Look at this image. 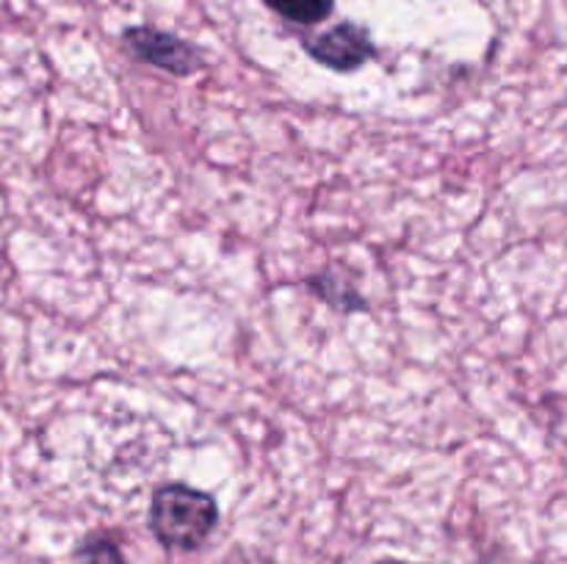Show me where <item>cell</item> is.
I'll return each mask as SVG.
<instances>
[{"mask_svg":"<svg viewBox=\"0 0 567 564\" xmlns=\"http://www.w3.org/2000/svg\"><path fill=\"white\" fill-rule=\"evenodd\" d=\"M216 520H219V509L208 492L192 490L186 484H166L155 490L150 525L166 547L192 551L203 545L216 529Z\"/></svg>","mask_w":567,"mask_h":564,"instance_id":"cell-1","label":"cell"},{"mask_svg":"<svg viewBox=\"0 0 567 564\" xmlns=\"http://www.w3.org/2000/svg\"><path fill=\"white\" fill-rule=\"evenodd\" d=\"M125 42L133 53L147 64L161 66L172 75H192L199 66V55L192 44L153 28H133L125 33Z\"/></svg>","mask_w":567,"mask_h":564,"instance_id":"cell-2","label":"cell"},{"mask_svg":"<svg viewBox=\"0 0 567 564\" xmlns=\"http://www.w3.org/2000/svg\"><path fill=\"white\" fill-rule=\"evenodd\" d=\"M308 53L321 64L332 66V70H358L363 61L371 59L374 48H371L365 31L358 25H338L336 31L324 33L316 42L308 44Z\"/></svg>","mask_w":567,"mask_h":564,"instance_id":"cell-3","label":"cell"},{"mask_svg":"<svg viewBox=\"0 0 567 564\" xmlns=\"http://www.w3.org/2000/svg\"><path fill=\"white\" fill-rule=\"evenodd\" d=\"M275 11L293 22H321L332 9V0H269Z\"/></svg>","mask_w":567,"mask_h":564,"instance_id":"cell-4","label":"cell"},{"mask_svg":"<svg viewBox=\"0 0 567 564\" xmlns=\"http://www.w3.org/2000/svg\"><path fill=\"white\" fill-rule=\"evenodd\" d=\"M83 564H125L122 562V553L116 551V545L105 540H92L81 547Z\"/></svg>","mask_w":567,"mask_h":564,"instance_id":"cell-5","label":"cell"},{"mask_svg":"<svg viewBox=\"0 0 567 564\" xmlns=\"http://www.w3.org/2000/svg\"><path fill=\"white\" fill-rule=\"evenodd\" d=\"M380 564H410V562H399V558H385V562H380Z\"/></svg>","mask_w":567,"mask_h":564,"instance_id":"cell-6","label":"cell"}]
</instances>
